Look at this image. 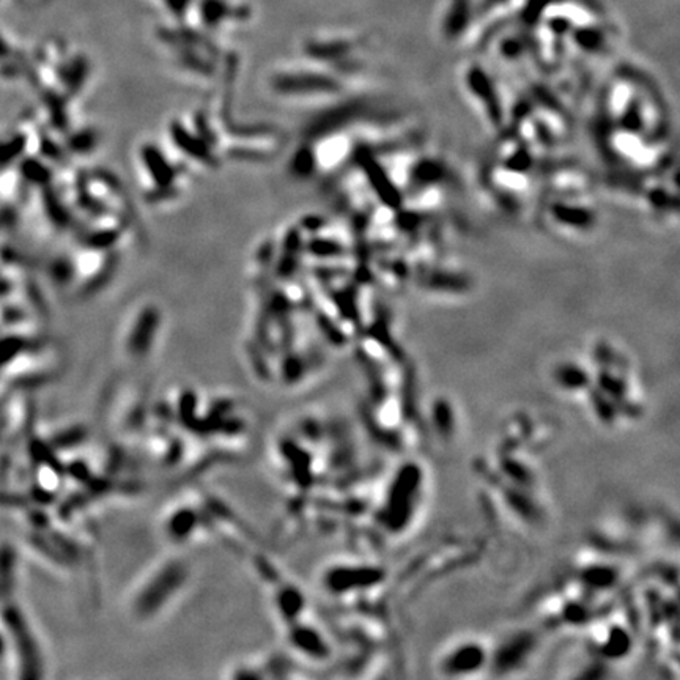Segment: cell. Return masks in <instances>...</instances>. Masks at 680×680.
<instances>
[{
  "instance_id": "cell-2",
  "label": "cell",
  "mask_w": 680,
  "mask_h": 680,
  "mask_svg": "<svg viewBox=\"0 0 680 680\" xmlns=\"http://www.w3.org/2000/svg\"><path fill=\"white\" fill-rule=\"evenodd\" d=\"M15 570V551L8 545L0 548V594H5L11 587Z\"/></svg>"
},
{
  "instance_id": "cell-1",
  "label": "cell",
  "mask_w": 680,
  "mask_h": 680,
  "mask_svg": "<svg viewBox=\"0 0 680 680\" xmlns=\"http://www.w3.org/2000/svg\"><path fill=\"white\" fill-rule=\"evenodd\" d=\"M5 624H7L8 630L11 633V636L16 639V647H18V652L21 656L22 663V670H24L26 677H37L39 671V660H38V652L35 644H33V639L28 633V628L24 624V619H22L21 613L16 608H7L3 613Z\"/></svg>"
},
{
  "instance_id": "cell-3",
  "label": "cell",
  "mask_w": 680,
  "mask_h": 680,
  "mask_svg": "<svg viewBox=\"0 0 680 680\" xmlns=\"http://www.w3.org/2000/svg\"><path fill=\"white\" fill-rule=\"evenodd\" d=\"M3 649H5V643H3V638H2V635H0V655L3 654Z\"/></svg>"
}]
</instances>
